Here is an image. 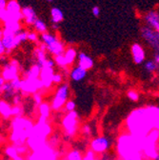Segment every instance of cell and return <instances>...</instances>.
<instances>
[{
	"label": "cell",
	"mask_w": 159,
	"mask_h": 160,
	"mask_svg": "<svg viewBox=\"0 0 159 160\" xmlns=\"http://www.w3.org/2000/svg\"><path fill=\"white\" fill-rule=\"evenodd\" d=\"M6 10L9 13H17L22 12L21 6L18 3L17 0H9Z\"/></svg>",
	"instance_id": "cell-18"
},
{
	"label": "cell",
	"mask_w": 159,
	"mask_h": 160,
	"mask_svg": "<svg viewBox=\"0 0 159 160\" xmlns=\"http://www.w3.org/2000/svg\"><path fill=\"white\" fill-rule=\"evenodd\" d=\"M28 40L32 42H37L38 41V34L35 32H30L28 33Z\"/></svg>",
	"instance_id": "cell-34"
},
{
	"label": "cell",
	"mask_w": 159,
	"mask_h": 160,
	"mask_svg": "<svg viewBox=\"0 0 159 160\" xmlns=\"http://www.w3.org/2000/svg\"><path fill=\"white\" fill-rule=\"evenodd\" d=\"M22 14L25 20V23L27 25H33L36 20L38 19L34 10L29 6H25L22 8Z\"/></svg>",
	"instance_id": "cell-13"
},
{
	"label": "cell",
	"mask_w": 159,
	"mask_h": 160,
	"mask_svg": "<svg viewBox=\"0 0 159 160\" xmlns=\"http://www.w3.org/2000/svg\"><path fill=\"white\" fill-rule=\"evenodd\" d=\"M152 160H159V153H158V154H157V155H156L154 158H152Z\"/></svg>",
	"instance_id": "cell-46"
},
{
	"label": "cell",
	"mask_w": 159,
	"mask_h": 160,
	"mask_svg": "<svg viewBox=\"0 0 159 160\" xmlns=\"http://www.w3.org/2000/svg\"><path fill=\"white\" fill-rule=\"evenodd\" d=\"M69 93H70V87L68 84H62L59 86L58 89L56 90V92L52 102V106H51L52 109L54 111H58L63 106H65V104L68 101Z\"/></svg>",
	"instance_id": "cell-4"
},
{
	"label": "cell",
	"mask_w": 159,
	"mask_h": 160,
	"mask_svg": "<svg viewBox=\"0 0 159 160\" xmlns=\"http://www.w3.org/2000/svg\"><path fill=\"white\" fill-rule=\"evenodd\" d=\"M33 98H34V101H35V103L39 106L41 104V96L39 95L38 93H35L34 94V96H33Z\"/></svg>",
	"instance_id": "cell-39"
},
{
	"label": "cell",
	"mask_w": 159,
	"mask_h": 160,
	"mask_svg": "<svg viewBox=\"0 0 159 160\" xmlns=\"http://www.w3.org/2000/svg\"><path fill=\"white\" fill-rule=\"evenodd\" d=\"M157 152H158V153H159V142L157 143Z\"/></svg>",
	"instance_id": "cell-47"
},
{
	"label": "cell",
	"mask_w": 159,
	"mask_h": 160,
	"mask_svg": "<svg viewBox=\"0 0 159 160\" xmlns=\"http://www.w3.org/2000/svg\"><path fill=\"white\" fill-rule=\"evenodd\" d=\"M4 29H7L11 32H13L14 33H18L21 32L22 26L19 22H11L4 24Z\"/></svg>",
	"instance_id": "cell-24"
},
{
	"label": "cell",
	"mask_w": 159,
	"mask_h": 160,
	"mask_svg": "<svg viewBox=\"0 0 159 160\" xmlns=\"http://www.w3.org/2000/svg\"><path fill=\"white\" fill-rule=\"evenodd\" d=\"M140 151H143V139L132 134L119 138L118 152L123 160H142Z\"/></svg>",
	"instance_id": "cell-2"
},
{
	"label": "cell",
	"mask_w": 159,
	"mask_h": 160,
	"mask_svg": "<svg viewBox=\"0 0 159 160\" xmlns=\"http://www.w3.org/2000/svg\"><path fill=\"white\" fill-rule=\"evenodd\" d=\"M64 55L67 59V61L69 63V65L72 64L73 61L76 58V55H77V52H76V50L73 49V48H69L66 50V52H64Z\"/></svg>",
	"instance_id": "cell-23"
},
{
	"label": "cell",
	"mask_w": 159,
	"mask_h": 160,
	"mask_svg": "<svg viewBox=\"0 0 159 160\" xmlns=\"http://www.w3.org/2000/svg\"><path fill=\"white\" fill-rule=\"evenodd\" d=\"M12 126H13V132L12 135V141L18 144L17 146H20L23 144L24 140L31 135V132L32 131V124L26 119L17 117L12 122Z\"/></svg>",
	"instance_id": "cell-3"
},
{
	"label": "cell",
	"mask_w": 159,
	"mask_h": 160,
	"mask_svg": "<svg viewBox=\"0 0 159 160\" xmlns=\"http://www.w3.org/2000/svg\"><path fill=\"white\" fill-rule=\"evenodd\" d=\"M6 52V49H5V46L3 45V43L0 41V53H1V55L3 56V54L5 53Z\"/></svg>",
	"instance_id": "cell-42"
},
{
	"label": "cell",
	"mask_w": 159,
	"mask_h": 160,
	"mask_svg": "<svg viewBox=\"0 0 159 160\" xmlns=\"http://www.w3.org/2000/svg\"><path fill=\"white\" fill-rule=\"evenodd\" d=\"M92 12L93 16L98 17L99 15H100V8H99L98 6H93L92 9Z\"/></svg>",
	"instance_id": "cell-36"
},
{
	"label": "cell",
	"mask_w": 159,
	"mask_h": 160,
	"mask_svg": "<svg viewBox=\"0 0 159 160\" xmlns=\"http://www.w3.org/2000/svg\"><path fill=\"white\" fill-rule=\"evenodd\" d=\"M127 96H128V98L131 100V101H133V102L138 101V99H139V94H138V92H137L136 91H134V90H130V91H128Z\"/></svg>",
	"instance_id": "cell-30"
},
{
	"label": "cell",
	"mask_w": 159,
	"mask_h": 160,
	"mask_svg": "<svg viewBox=\"0 0 159 160\" xmlns=\"http://www.w3.org/2000/svg\"><path fill=\"white\" fill-rule=\"evenodd\" d=\"M84 160H99L97 157H96V155H95V152H93V151H89L87 153H86V155H85V157H84Z\"/></svg>",
	"instance_id": "cell-33"
},
{
	"label": "cell",
	"mask_w": 159,
	"mask_h": 160,
	"mask_svg": "<svg viewBox=\"0 0 159 160\" xmlns=\"http://www.w3.org/2000/svg\"><path fill=\"white\" fill-rule=\"evenodd\" d=\"M8 1L9 0H0V10H4L7 8Z\"/></svg>",
	"instance_id": "cell-40"
},
{
	"label": "cell",
	"mask_w": 159,
	"mask_h": 160,
	"mask_svg": "<svg viewBox=\"0 0 159 160\" xmlns=\"http://www.w3.org/2000/svg\"><path fill=\"white\" fill-rule=\"evenodd\" d=\"M41 39H42V42L47 45V47L51 46L52 44H53L54 42H56L58 40L56 35L50 33V32H45V33L41 34Z\"/></svg>",
	"instance_id": "cell-21"
},
{
	"label": "cell",
	"mask_w": 159,
	"mask_h": 160,
	"mask_svg": "<svg viewBox=\"0 0 159 160\" xmlns=\"http://www.w3.org/2000/svg\"><path fill=\"white\" fill-rule=\"evenodd\" d=\"M53 83L55 84H60L62 82V75L59 73H54L53 75V79H52Z\"/></svg>",
	"instance_id": "cell-35"
},
{
	"label": "cell",
	"mask_w": 159,
	"mask_h": 160,
	"mask_svg": "<svg viewBox=\"0 0 159 160\" xmlns=\"http://www.w3.org/2000/svg\"><path fill=\"white\" fill-rule=\"evenodd\" d=\"M21 113V108L19 106L12 107V115H19Z\"/></svg>",
	"instance_id": "cell-37"
},
{
	"label": "cell",
	"mask_w": 159,
	"mask_h": 160,
	"mask_svg": "<svg viewBox=\"0 0 159 160\" xmlns=\"http://www.w3.org/2000/svg\"><path fill=\"white\" fill-rule=\"evenodd\" d=\"M102 160H112L109 155H107V154H105L103 157H102Z\"/></svg>",
	"instance_id": "cell-45"
},
{
	"label": "cell",
	"mask_w": 159,
	"mask_h": 160,
	"mask_svg": "<svg viewBox=\"0 0 159 160\" xmlns=\"http://www.w3.org/2000/svg\"><path fill=\"white\" fill-rule=\"evenodd\" d=\"M32 26H33L34 30H35L37 32L41 33V34L47 32V31H48V27H47L46 23H45L44 21H42L41 19H37L36 21H35V23H34Z\"/></svg>",
	"instance_id": "cell-22"
},
{
	"label": "cell",
	"mask_w": 159,
	"mask_h": 160,
	"mask_svg": "<svg viewBox=\"0 0 159 160\" xmlns=\"http://www.w3.org/2000/svg\"><path fill=\"white\" fill-rule=\"evenodd\" d=\"M157 35H158V39H159V32H157Z\"/></svg>",
	"instance_id": "cell-49"
},
{
	"label": "cell",
	"mask_w": 159,
	"mask_h": 160,
	"mask_svg": "<svg viewBox=\"0 0 159 160\" xmlns=\"http://www.w3.org/2000/svg\"><path fill=\"white\" fill-rule=\"evenodd\" d=\"M159 67V65L154 61V60H151V61H148L145 63V70L148 72H153L157 70V68Z\"/></svg>",
	"instance_id": "cell-28"
},
{
	"label": "cell",
	"mask_w": 159,
	"mask_h": 160,
	"mask_svg": "<svg viewBox=\"0 0 159 160\" xmlns=\"http://www.w3.org/2000/svg\"><path fill=\"white\" fill-rule=\"evenodd\" d=\"M77 113L75 112H69L63 119V127L68 136H73L77 130Z\"/></svg>",
	"instance_id": "cell-7"
},
{
	"label": "cell",
	"mask_w": 159,
	"mask_h": 160,
	"mask_svg": "<svg viewBox=\"0 0 159 160\" xmlns=\"http://www.w3.org/2000/svg\"><path fill=\"white\" fill-rule=\"evenodd\" d=\"M48 51L51 53H52L54 56L64 54V52H66L64 43L61 41V40H59V39L57 40L56 42H54L53 44H52L51 46H48Z\"/></svg>",
	"instance_id": "cell-16"
},
{
	"label": "cell",
	"mask_w": 159,
	"mask_h": 160,
	"mask_svg": "<svg viewBox=\"0 0 159 160\" xmlns=\"http://www.w3.org/2000/svg\"><path fill=\"white\" fill-rule=\"evenodd\" d=\"M54 62H55V61H52V60H51V59H48L44 67H50V68H53Z\"/></svg>",
	"instance_id": "cell-41"
},
{
	"label": "cell",
	"mask_w": 159,
	"mask_h": 160,
	"mask_svg": "<svg viewBox=\"0 0 159 160\" xmlns=\"http://www.w3.org/2000/svg\"><path fill=\"white\" fill-rule=\"evenodd\" d=\"M154 61L159 65V53H155V55H154Z\"/></svg>",
	"instance_id": "cell-43"
},
{
	"label": "cell",
	"mask_w": 159,
	"mask_h": 160,
	"mask_svg": "<svg viewBox=\"0 0 159 160\" xmlns=\"http://www.w3.org/2000/svg\"><path fill=\"white\" fill-rule=\"evenodd\" d=\"M47 1H48V2H52L53 0H47Z\"/></svg>",
	"instance_id": "cell-48"
},
{
	"label": "cell",
	"mask_w": 159,
	"mask_h": 160,
	"mask_svg": "<svg viewBox=\"0 0 159 160\" xmlns=\"http://www.w3.org/2000/svg\"><path fill=\"white\" fill-rule=\"evenodd\" d=\"M28 33L29 32H20L16 34V37L18 39V41L20 42V44L22 42H25L26 40H28Z\"/></svg>",
	"instance_id": "cell-32"
},
{
	"label": "cell",
	"mask_w": 159,
	"mask_h": 160,
	"mask_svg": "<svg viewBox=\"0 0 159 160\" xmlns=\"http://www.w3.org/2000/svg\"><path fill=\"white\" fill-rule=\"evenodd\" d=\"M111 146L112 141L107 136L95 137L91 143V149L95 153H104L111 148Z\"/></svg>",
	"instance_id": "cell-6"
},
{
	"label": "cell",
	"mask_w": 159,
	"mask_h": 160,
	"mask_svg": "<svg viewBox=\"0 0 159 160\" xmlns=\"http://www.w3.org/2000/svg\"><path fill=\"white\" fill-rule=\"evenodd\" d=\"M141 34L146 41L153 48L155 53H159V39L157 32L148 26H145L141 29Z\"/></svg>",
	"instance_id": "cell-8"
},
{
	"label": "cell",
	"mask_w": 159,
	"mask_h": 160,
	"mask_svg": "<svg viewBox=\"0 0 159 160\" xmlns=\"http://www.w3.org/2000/svg\"><path fill=\"white\" fill-rule=\"evenodd\" d=\"M83 133L86 135V136H89L91 134V128L89 125H85L83 127Z\"/></svg>",
	"instance_id": "cell-38"
},
{
	"label": "cell",
	"mask_w": 159,
	"mask_h": 160,
	"mask_svg": "<svg viewBox=\"0 0 159 160\" xmlns=\"http://www.w3.org/2000/svg\"><path fill=\"white\" fill-rule=\"evenodd\" d=\"M78 66L88 71L93 67V59L85 52H80L78 54Z\"/></svg>",
	"instance_id": "cell-15"
},
{
	"label": "cell",
	"mask_w": 159,
	"mask_h": 160,
	"mask_svg": "<svg viewBox=\"0 0 159 160\" xmlns=\"http://www.w3.org/2000/svg\"><path fill=\"white\" fill-rule=\"evenodd\" d=\"M16 34L17 33H14L13 32H11L7 29H2L0 31V38H1L0 41L5 46L6 52H11L20 44L16 37Z\"/></svg>",
	"instance_id": "cell-5"
},
{
	"label": "cell",
	"mask_w": 159,
	"mask_h": 160,
	"mask_svg": "<svg viewBox=\"0 0 159 160\" xmlns=\"http://www.w3.org/2000/svg\"><path fill=\"white\" fill-rule=\"evenodd\" d=\"M87 75V70H85L84 68L80 67V66H76L74 68L72 69V71L70 72V76L72 78V80L75 82H79L82 81V80L86 77Z\"/></svg>",
	"instance_id": "cell-14"
},
{
	"label": "cell",
	"mask_w": 159,
	"mask_h": 160,
	"mask_svg": "<svg viewBox=\"0 0 159 160\" xmlns=\"http://www.w3.org/2000/svg\"><path fill=\"white\" fill-rule=\"evenodd\" d=\"M54 61H55L56 65H58L59 67L66 68V67L69 66V63H68V61H67V59H66L64 54L54 56Z\"/></svg>",
	"instance_id": "cell-26"
},
{
	"label": "cell",
	"mask_w": 159,
	"mask_h": 160,
	"mask_svg": "<svg viewBox=\"0 0 159 160\" xmlns=\"http://www.w3.org/2000/svg\"><path fill=\"white\" fill-rule=\"evenodd\" d=\"M1 114L2 116H4L5 118H9L10 116L12 115V107H11V105L9 103H7L5 100H2L1 101Z\"/></svg>",
	"instance_id": "cell-20"
},
{
	"label": "cell",
	"mask_w": 159,
	"mask_h": 160,
	"mask_svg": "<svg viewBox=\"0 0 159 160\" xmlns=\"http://www.w3.org/2000/svg\"><path fill=\"white\" fill-rule=\"evenodd\" d=\"M52 107H50L47 103H41L39 105V112H40V116L43 117H48L50 115Z\"/></svg>",
	"instance_id": "cell-25"
},
{
	"label": "cell",
	"mask_w": 159,
	"mask_h": 160,
	"mask_svg": "<svg viewBox=\"0 0 159 160\" xmlns=\"http://www.w3.org/2000/svg\"><path fill=\"white\" fill-rule=\"evenodd\" d=\"M67 160H84V157L82 156V153L77 151H72L69 152V154L67 155Z\"/></svg>",
	"instance_id": "cell-27"
},
{
	"label": "cell",
	"mask_w": 159,
	"mask_h": 160,
	"mask_svg": "<svg viewBox=\"0 0 159 160\" xmlns=\"http://www.w3.org/2000/svg\"><path fill=\"white\" fill-rule=\"evenodd\" d=\"M75 107H76V104H75V102L73 101V100H68L67 103L65 104V110H66L68 112H74Z\"/></svg>",
	"instance_id": "cell-31"
},
{
	"label": "cell",
	"mask_w": 159,
	"mask_h": 160,
	"mask_svg": "<svg viewBox=\"0 0 159 160\" xmlns=\"http://www.w3.org/2000/svg\"><path fill=\"white\" fill-rule=\"evenodd\" d=\"M34 55L36 57V60H37V64L39 66H41L42 68L45 66L46 62H47V57H46V52L45 51L41 50L40 48H37L35 51H34Z\"/></svg>",
	"instance_id": "cell-19"
},
{
	"label": "cell",
	"mask_w": 159,
	"mask_h": 160,
	"mask_svg": "<svg viewBox=\"0 0 159 160\" xmlns=\"http://www.w3.org/2000/svg\"><path fill=\"white\" fill-rule=\"evenodd\" d=\"M53 69L50 67H43L41 70L40 73V79L43 82L44 88H50L52 86V83H53L52 79H53Z\"/></svg>",
	"instance_id": "cell-12"
},
{
	"label": "cell",
	"mask_w": 159,
	"mask_h": 160,
	"mask_svg": "<svg viewBox=\"0 0 159 160\" xmlns=\"http://www.w3.org/2000/svg\"><path fill=\"white\" fill-rule=\"evenodd\" d=\"M52 30H54V31H57V30L59 29V26H58V24H52Z\"/></svg>",
	"instance_id": "cell-44"
},
{
	"label": "cell",
	"mask_w": 159,
	"mask_h": 160,
	"mask_svg": "<svg viewBox=\"0 0 159 160\" xmlns=\"http://www.w3.org/2000/svg\"><path fill=\"white\" fill-rule=\"evenodd\" d=\"M2 77L6 80V82H11L18 77V62L16 60L12 59L5 65L2 71Z\"/></svg>",
	"instance_id": "cell-9"
},
{
	"label": "cell",
	"mask_w": 159,
	"mask_h": 160,
	"mask_svg": "<svg viewBox=\"0 0 159 160\" xmlns=\"http://www.w3.org/2000/svg\"><path fill=\"white\" fill-rule=\"evenodd\" d=\"M51 19L53 24H58V23L62 22L64 19V14H63L62 11L56 7L52 8L51 9Z\"/></svg>",
	"instance_id": "cell-17"
},
{
	"label": "cell",
	"mask_w": 159,
	"mask_h": 160,
	"mask_svg": "<svg viewBox=\"0 0 159 160\" xmlns=\"http://www.w3.org/2000/svg\"><path fill=\"white\" fill-rule=\"evenodd\" d=\"M132 60L135 64H142L145 61V50L139 43H133L131 48Z\"/></svg>",
	"instance_id": "cell-10"
},
{
	"label": "cell",
	"mask_w": 159,
	"mask_h": 160,
	"mask_svg": "<svg viewBox=\"0 0 159 160\" xmlns=\"http://www.w3.org/2000/svg\"><path fill=\"white\" fill-rule=\"evenodd\" d=\"M144 20L148 27L159 32V12L157 11L148 12L144 16Z\"/></svg>",
	"instance_id": "cell-11"
},
{
	"label": "cell",
	"mask_w": 159,
	"mask_h": 160,
	"mask_svg": "<svg viewBox=\"0 0 159 160\" xmlns=\"http://www.w3.org/2000/svg\"><path fill=\"white\" fill-rule=\"evenodd\" d=\"M17 152H18L17 149H16L15 147H13V146L8 147V148L6 149V154H7L10 158L15 159V158L17 157Z\"/></svg>",
	"instance_id": "cell-29"
},
{
	"label": "cell",
	"mask_w": 159,
	"mask_h": 160,
	"mask_svg": "<svg viewBox=\"0 0 159 160\" xmlns=\"http://www.w3.org/2000/svg\"><path fill=\"white\" fill-rule=\"evenodd\" d=\"M132 135L143 139L153 130H159V108L149 107L133 111L127 119Z\"/></svg>",
	"instance_id": "cell-1"
}]
</instances>
